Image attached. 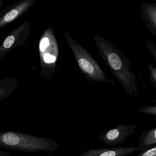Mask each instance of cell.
<instances>
[{"label":"cell","instance_id":"obj_2","mask_svg":"<svg viewBox=\"0 0 156 156\" xmlns=\"http://www.w3.org/2000/svg\"><path fill=\"white\" fill-rule=\"evenodd\" d=\"M59 143L50 138L36 136L13 130L0 132V148L23 152H53Z\"/></svg>","mask_w":156,"mask_h":156},{"label":"cell","instance_id":"obj_4","mask_svg":"<svg viewBox=\"0 0 156 156\" xmlns=\"http://www.w3.org/2000/svg\"><path fill=\"white\" fill-rule=\"evenodd\" d=\"M137 126V124L119 125L100 135L98 140L108 146L121 144L135 132Z\"/></svg>","mask_w":156,"mask_h":156},{"label":"cell","instance_id":"obj_13","mask_svg":"<svg viewBox=\"0 0 156 156\" xmlns=\"http://www.w3.org/2000/svg\"><path fill=\"white\" fill-rule=\"evenodd\" d=\"M44 62L47 63H51L54 62L56 60V57L54 55H51L50 54L46 53L44 55Z\"/></svg>","mask_w":156,"mask_h":156},{"label":"cell","instance_id":"obj_10","mask_svg":"<svg viewBox=\"0 0 156 156\" xmlns=\"http://www.w3.org/2000/svg\"><path fill=\"white\" fill-rule=\"evenodd\" d=\"M149 8V7H148ZM146 14L147 15V18L150 22V24L154 27V29H156V8L154 7H150L146 10Z\"/></svg>","mask_w":156,"mask_h":156},{"label":"cell","instance_id":"obj_11","mask_svg":"<svg viewBox=\"0 0 156 156\" xmlns=\"http://www.w3.org/2000/svg\"><path fill=\"white\" fill-rule=\"evenodd\" d=\"M137 112L151 115H156V105L144 107L139 109Z\"/></svg>","mask_w":156,"mask_h":156},{"label":"cell","instance_id":"obj_1","mask_svg":"<svg viewBox=\"0 0 156 156\" xmlns=\"http://www.w3.org/2000/svg\"><path fill=\"white\" fill-rule=\"evenodd\" d=\"M94 39L100 56L113 74L130 95L135 94L137 92L135 77L126 58L109 42L98 37Z\"/></svg>","mask_w":156,"mask_h":156},{"label":"cell","instance_id":"obj_16","mask_svg":"<svg viewBox=\"0 0 156 156\" xmlns=\"http://www.w3.org/2000/svg\"><path fill=\"white\" fill-rule=\"evenodd\" d=\"M2 2L1 1H0V7L2 5Z\"/></svg>","mask_w":156,"mask_h":156},{"label":"cell","instance_id":"obj_5","mask_svg":"<svg viewBox=\"0 0 156 156\" xmlns=\"http://www.w3.org/2000/svg\"><path fill=\"white\" fill-rule=\"evenodd\" d=\"M139 150L138 147H120L110 148L91 149L78 156H126Z\"/></svg>","mask_w":156,"mask_h":156},{"label":"cell","instance_id":"obj_6","mask_svg":"<svg viewBox=\"0 0 156 156\" xmlns=\"http://www.w3.org/2000/svg\"><path fill=\"white\" fill-rule=\"evenodd\" d=\"M33 2L30 0L19 2L0 18V28L13 21L27 10L32 5Z\"/></svg>","mask_w":156,"mask_h":156},{"label":"cell","instance_id":"obj_12","mask_svg":"<svg viewBox=\"0 0 156 156\" xmlns=\"http://www.w3.org/2000/svg\"><path fill=\"white\" fill-rule=\"evenodd\" d=\"M136 156H156V146L146 150L140 151Z\"/></svg>","mask_w":156,"mask_h":156},{"label":"cell","instance_id":"obj_8","mask_svg":"<svg viewBox=\"0 0 156 156\" xmlns=\"http://www.w3.org/2000/svg\"><path fill=\"white\" fill-rule=\"evenodd\" d=\"M16 84L11 80H3L0 82V101L11 94L16 87Z\"/></svg>","mask_w":156,"mask_h":156},{"label":"cell","instance_id":"obj_15","mask_svg":"<svg viewBox=\"0 0 156 156\" xmlns=\"http://www.w3.org/2000/svg\"><path fill=\"white\" fill-rule=\"evenodd\" d=\"M11 152H7V151H2L0 150V156H9L12 155Z\"/></svg>","mask_w":156,"mask_h":156},{"label":"cell","instance_id":"obj_7","mask_svg":"<svg viewBox=\"0 0 156 156\" xmlns=\"http://www.w3.org/2000/svg\"><path fill=\"white\" fill-rule=\"evenodd\" d=\"M156 146V128L145 130L139 139V148L140 151L146 150Z\"/></svg>","mask_w":156,"mask_h":156},{"label":"cell","instance_id":"obj_9","mask_svg":"<svg viewBox=\"0 0 156 156\" xmlns=\"http://www.w3.org/2000/svg\"><path fill=\"white\" fill-rule=\"evenodd\" d=\"M18 34L12 33V34L8 36L3 42L2 46L1 48V51H6L9 49H10L12 46H13L14 44L15 43L16 40L18 39Z\"/></svg>","mask_w":156,"mask_h":156},{"label":"cell","instance_id":"obj_3","mask_svg":"<svg viewBox=\"0 0 156 156\" xmlns=\"http://www.w3.org/2000/svg\"><path fill=\"white\" fill-rule=\"evenodd\" d=\"M67 39L76 60L83 73L92 81L100 82L106 81L105 74L88 51L71 38Z\"/></svg>","mask_w":156,"mask_h":156},{"label":"cell","instance_id":"obj_14","mask_svg":"<svg viewBox=\"0 0 156 156\" xmlns=\"http://www.w3.org/2000/svg\"><path fill=\"white\" fill-rule=\"evenodd\" d=\"M49 45V39L47 38H44L41 42L40 44V49L42 51H44Z\"/></svg>","mask_w":156,"mask_h":156}]
</instances>
